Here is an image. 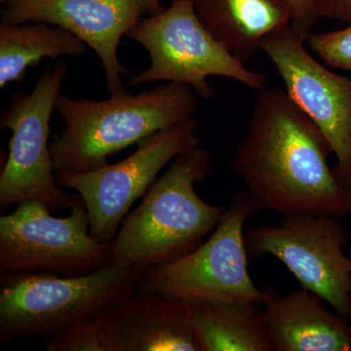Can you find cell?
<instances>
[{"label": "cell", "mask_w": 351, "mask_h": 351, "mask_svg": "<svg viewBox=\"0 0 351 351\" xmlns=\"http://www.w3.org/2000/svg\"><path fill=\"white\" fill-rule=\"evenodd\" d=\"M210 170L211 156L199 145L176 157L122 221L112 241V263L156 267L200 246L226 209L210 204L196 193V184L206 180Z\"/></svg>", "instance_id": "7a4b0ae2"}, {"label": "cell", "mask_w": 351, "mask_h": 351, "mask_svg": "<svg viewBox=\"0 0 351 351\" xmlns=\"http://www.w3.org/2000/svg\"><path fill=\"white\" fill-rule=\"evenodd\" d=\"M126 36L144 46L152 62L132 76V87L165 80L188 85L203 99L215 95L210 76L230 78L258 91L267 87V76L247 68L212 36L191 0H171L168 8L142 18Z\"/></svg>", "instance_id": "5b68a950"}, {"label": "cell", "mask_w": 351, "mask_h": 351, "mask_svg": "<svg viewBox=\"0 0 351 351\" xmlns=\"http://www.w3.org/2000/svg\"><path fill=\"white\" fill-rule=\"evenodd\" d=\"M147 267L110 263L77 276L49 272L0 276V343L24 337L55 336L94 319L137 290Z\"/></svg>", "instance_id": "277c9868"}, {"label": "cell", "mask_w": 351, "mask_h": 351, "mask_svg": "<svg viewBox=\"0 0 351 351\" xmlns=\"http://www.w3.org/2000/svg\"><path fill=\"white\" fill-rule=\"evenodd\" d=\"M345 186L346 199H348V215L351 217V172L343 181Z\"/></svg>", "instance_id": "603a6c76"}, {"label": "cell", "mask_w": 351, "mask_h": 351, "mask_svg": "<svg viewBox=\"0 0 351 351\" xmlns=\"http://www.w3.org/2000/svg\"><path fill=\"white\" fill-rule=\"evenodd\" d=\"M257 212L247 191L233 195L218 226L200 246L174 262L147 267L138 289L186 302L228 300L263 304L271 290L254 282L244 226Z\"/></svg>", "instance_id": "8992f818"}, {"label": "cell", "mask_w": 351, "mask_h": 351, "mask_svg": "<svg viewBox=\"0 0 351 351\" xmlns=\"http://www.w3.org/2000/svg\"><path fill=\"white\" fill-rule=\"evenodd\" d=\"M69 73L64 61L48 66L32 93L14 97L0 117V127L12 133L0 175V210L38 200L52 210L71 209L73 197L58 184L51 156L50 121Z\"/></svg>", "instance_id": "ba28073f"}, {"label": "cell", "mask_w": 351, "mask_h": 351, "mask_svg": "<svg viewBox=\"0 0 351 351\" xmlns=\"http://www.w3.org/2000/svg\"><path fill=\"white\" fill-rule=\"evenodd\" d=\"M196 95L188 85L174 82L105 101L73 100L61 93L56 108L66 128L50 144L56 175L103 167L108 157L191 119L197 110Z\"/></svg>", "instance_id": "3957f363"}, {"label": "cell", "mask_w": 351, "mask_h": 351, "mask_svg": "<svg viewBox=\"0 0 351 351\" xmlns=\"http://www.w3.org/2000/svg\"><path fill=\"white\" fill-rule=\"evenodd\" d=\"M38 200L18 203L0 217V276L49 272L63 276L89 274L112 263V242L90 234L86 207L73 197L64 218Z\"/></svg>", "instance_id": "52a82bcc"}, {"label": "cell", "mask_w": 351, "mask_h": 351, "mask_svg": "<svg viewBox=\"0 0 351 351\" xmlns=\"http://www.w3.org/2000/svg\"><path fill=\"white\" fill-rule=\"evenodd\" d=\"M331 147L285 89L258 95L232 161L258 210L282 215H348L345 186L328 157Z\"/></svg>", "instance_id": "6da1fadb"}, {"label": "cell", "mask_w": 351, "mask_h": 351, "mask_svg": "<svg viewBox=\"0 0 351 351\" xmlns=\"http://www.w3.org/2000/svg\"><path fill=\"white\" fill-rule=\"evenodd\" d=\"M319 18L350 24L351 0H318Z\"/></svg>", "instance_id": "44dd1931"}, {"label": "cell", "mask_w": 351, "mask_h": 351, "mask_svg": "<svg viewBox=\"0 0 351 351\" xmlns=\"http://www.w3.org/2000/svg\"><path fill=\"white\" fill-rule=\"evenodd\" d=\"M304 43L289 25L263 39L261 50L276 66L289 97L329 143L343 182L351 172V78L321 64Z\"/></svg>", "instance_id": "8fae6325"}, {"label": "cell", "mask_w": 351, "mask_h": 351, "mask_svg": "<svg viewBox=\"0 0 351 351\" xmlns=\"http://www.w3.org/2000/svg\"><path fill=\"white\" fill-rule=\"evenodd\" d=\"M145 1L147 2L149 14H151V15L161 12L165 9L161 3V0H145Z\"/></svg>", "instance_id": "7402d4cb"}, {"label": "cell", "mask_w": 351, "mask_h": 351, "mask_svg": "<svg viewBox=\"0 0 351 351\" xmlns=\"http://www.w3.org/2000/svg\"><path fill=\"white\" fill-rule=\"evenodd\" d=\"M304 43L327 66L351 71V23L338 31L311 32Z\"/></svg>", "instance_id": "ac0fdd59"}, {"label": "cell", "mask_w": 351, "mask_h": 351, "mask_svg": "<svg viewBox=\"0 0 351 351\" xmlns=\"http://www.w3.org/2000/svg\"><path fill=\"white\" fill-rule=\"evenodd\" d=\"M350 234L339 217L283 215L277 226H262L245 235L248 254L276 258L301 284L332 311L351 319V258L343 248Z\"/></svg>", "instance_id": "9c48e42d"}, {"label": "cell", "mask_w": 351, "mask_h": 351, "mask_svg": "<svg viewBox=\"0 0 351 351\" xmlns=\"http://www.w3.org/2000/svg\"><path fill=\"white\" fill-rule=\"evenodd\" d=\"M198 18L241 63L261 50L272 32L290 25L285 0H191Z\"/></svg>", "instance_id": "9a60e30c"}, {"label": "cell", "mask_w": 351, "mask_h": 351, "mask_svg": "<svg viewBox=\"0 0 351 351\" xmlns=\"http://www.w3.org/2000/svg\"><path fill=\"white\" fill-rule=\"evenodd\" d=\"M88 45L73 32L44 22L0 25V87L19 83L44 58L80 57Z\"/></svg>", "instance_id": "e0dca14e"}, {"label": "cell", "mask_w": 351, "mask_h": 351, "mask_svg": "<svg viewBox=\"0 0 351 351\" xmlns=\"http://www.w3.org/2000/svg\"><path fill=\"white\" fill-rule=\"evenodd\" d=\"M348 255H350L351 258V248L350 249V254H348Z\"/></svg>", "instance_id": "cb8c5ba5"}, {"label": "cell", "mask_w": 351, "mask_h": 351, "mask_svg": "<svg viewBox=\"0 0 351 351\" xmlns=\"http://www.w3.org/2000/svg\"><path fill=\"white\" fill-rule=\"evenodd\" d=\"M202 351H274L257 304L228 300L189 302Z\"/></svg>", "instance_id": "2e32d148"}, {"label": "cell", "mask_w": 351, "mask_h": 351, "mask_svg": "<svg viewBox=\"0 0 351 351\" xmlns=\"http://www.w3.org/2000/svg\"><path fill=\"white\" fill-rule=\"evenodd\" d=\"M306 289L278 295L263 306L274 351H351L348 320L329 311Z\"/></svg>", "instance_id": "5bb4252c"}, {"label": "cell", "mask_w": 351, "mask_h": 351, "mask_svg": "<svg viewBox=\"0 0 351 351\" xmlns=\"http://www.w3.org/2000/svg\"><path fill=\"white\" fill-rule=\"evenodd\" d=\"M291 13L290 27L295 36L306 41L319 19L318 0H285Z\"/></svg>", "instance_id": "ffe728a7"}, {"label": "cell", "mask_w": 351, "mask_h": 351, "mask_svg": "<svg viewBox=\"0 0 351 351\" xmlns=\"http://www.w3.org/2000/svg\"><path fill=\"white\" fill-rule=\"evenodd\" d=\"M198 126L191 117L138 143L137 151L120 162L56 175L60 186L82 197L92 237L103 242L115 239L132 205L145 195L159 172L182 152L199 145Z\"/></svg>", "instance_id": "30bf717a"}, {"label": "cell", "mask_w": 351, "mask_h": 351, "mask_svg": "<svg viewBox=\"0 0 351 351\" xmlns=\"http://www.w3.org/2000/svg\"><path fill=\"white\" fill-rule=\"evenodd\" d=\"M48 351H105L97 317L47 338Z\"/></svg>", "instance_id": "d6986e66"}, {"label": "cell", "mask_w": 351, "mask_h": 351, "mask_svg": "<svg viewBox=\"0 0 351 351\" xmlns=\"http://www.w3.org/2000/svg\"><path fill=\"white\" fill-rule=\"evenodd\" d=\"M4 24L44 22L73 32L100 58L110 96L128 93L122 75L128 69L120 63L117 50L145 14V0H0Z\"/></svg>", "instance_id": "7c38bea8"}, {"label": "cell", "mask_w": 351, "mask_h": 351, "mask_svg": "<svg viewBox=\"0 0 351 351\" xmlns=\"http://www.w3.org/2000/svg\"><path fill=\"white\" fill-rule=\"evenodd\" d=\"M105 351H202L189 302L134 291L97 317Z\"/></svg>", "instance_id": "4fadbf2b"}]
</instances>
